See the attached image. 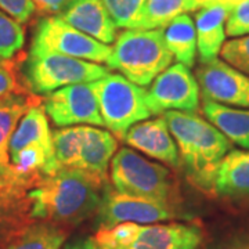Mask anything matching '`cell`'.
<instances>
[{
	"instance_id": "6da1fadb",
	"label": "cell",
	"mask_w": 249,
	"mask_h": 249,
	"mask_svg": "<svg viewBox=\"0 0 249 249\" xmlns=\"http://www.w3.org/2000/svg\"><path fill=\"white\" fill-rule=\"evenodd\" d=\"M104 178L78 168L60 169L46 176L29 193L32 216L64 224H78L98 209Z\"/></svg>"
},
{
	"instance_id": "7a4b0ae2",
	"label": "cell",
	"mask_w": 249,
	"mask_h": 249,
	"mask_svg": "<svg viewBox=\"0 0 249 249\" xmlns=\"http://www.w3.org/2000/svg\"><path fill=\"white\" fill-rule=\"evenodd\" d=\"M163 119L169 127L191 183L205 193L212 191L216 169L231 142L213 124L184 111H166Z\"/></svg>"
},
{
	"instance_id": "3957f363",
	"label": "cell",
	"mask_w": 249,
	"mask_h": 249,
	"mask_svg": "<svg viewBox=\"0 0 249 249\" xmlns=\"http://www.w3.org/2000/svg\"><path fill=\"white\" fill-rule=\"evenodd\" d=\"M173 55L163 39V29H126L116 39L108 57L111 70L126 79L147 86L170 67Z\"/></svg>"
},
{
	"instance_id": "277c9868",
	"label": "cell",
	"mask_w": 249,
	"mask_h": 249,
	"mask_svg": "<svg viewBox=\"0 0 249 249\" xmlns=\"http://www.w3.org/2000/svg\"><path fill=\"white\" fill-rule=\"evenodd\" d=\"M103 249H199L204 232L196 223H121L100 229L94 237Z\"/></svg>"
},
{
	"instance_id": "5b68a950",
	"label": "cell",
	"mask_w": 249,
	"mask_h": 249,
	"mask_svg": "<svg viewBox=\"0 0 249 249\" xmlns=\"http://www.w3.org/2000/svg\"><path fill=\"white\" fill-rule=\"evenodd\" d=\"M22 72L28 89L34 94H49L70 85L101 79L109 70L96 62L31 46Z\"/></svg>"
},
{
	"instance_id": "8992f818",
	"label": "cell",
	"mask_w": 249,
	"mask_h": 249,
	"mask_svg": "<svg viewBox=\"0 0 249 249\" xmlns=\"http://www.w3.org/2000/svg\"><path fill=\"white\" fill-rule=\"evenodd\" d=\"M90 86L97 97L104 126L122 139L134 124L151 116L145 103L147 90L124 75L108 73L91 82Z\"/></svg>"
},
{
	"instance_id": "52a82bcc",
	"label": "cell",
	"mask_w": 249,
	"mask_h": 249,
	"mask_svg": "<svg viewBox=\"0 0 249 249\" xmlns=\"http://www.w3.org/2000/svg\"><path fill=\"white\" fill-rule=\"evenodd\" d=\"M111 180L119 193L170 204L169 170L127 147L121 148L111 160Z\"/></svg>"
},
{
	"instance_id": "ba28073f",
	"label": "cell",
	"mask_w": 249,
	"mask_h": 249,
	"mask_svg": "<svg viewBox=\"0 0 249 249\" xmlns=\"http://www.w3.org/2000/svg\"><path fill=\"white\" fill-rule=\"evenodd\" d=\"M32 46L88 61H107L112 47L71 27L61 18H42L36 25Z\"/></svg>"
},
{
	"instance_id": "9c48e42d",
	"label": "cell",
	"mask_w": 249,
	"mask_h": 249,
	"mask_svg": "<svg viewBox=\"0 0 249 249\" xmlns=\"http://www.w3.org/2000/svg\"><path fill=\"white\" fill-rule=\"evenodd\" d=\"M199 94L198 82L190 68L178 62L152 80L145 93V103L151 115L166 111L196 112L199 107Z\"/></svg>"
},
{
	"instance_id": "30bf717a",
	"label": "cell",
	"mask_w": 249,
	"mask_h": 249,
	"mask_svg": "<svg viewBox=\"0 0 249 249\" xmlns=\"http://www.w3.org/2000/svg\"><path fill=\"white\" fill-rule=\"evenodd\" d=\"M176 217L172 205L142 196L119 193L107 187L97 209V224L100 229H109L121 223L165 222Z\"/></svg>"
},
{
	"instance_id": "8fae6325",
	"label": "cell",
	"mask_w": 249,
	"mask_h": 249,
	"mask_svg": "<svg viewBox=\"0 0 249 249\" xmlns=\"http://www.w3.org/2000/svg\"><path fill=\"white\" fill-rule=\"evenodd\" d=\"M46 114L58 127L73 124L104 126L98 101L90 83L70 85L46 94Z\"/></svg>"
},
{
	"instance_id": "7c38bea8",
	"label": "cell",
	"mask_w": 249,
	"mask_h": 249,
	"mask_svg": "<svg viewBox=\"0 0 249 249\" xmlns=\"http://www.w3.org/2000/svg\"><path fill=\"white\" fill-rule=\"evenodd\" d=\"M196 82L204 100L223 106L249 108V76L214 58L196 68Z\"/></svg>"
},
{
	"instance_id": "4fadbf2b",
	"label": "cell",
	"mask_w": 249,
	"mask_h": 249,
	"mask_svg": "<svg viewBox=\"0 0 249 249\" xmlns=\"http://www.w3.org/2000/svg\"><path fill=\"white\" fill-rule=\"evenodd\" d=\"M130 147L145 155L162 160L169 166L178 168L180 157L175 139H172L169 127L163 118H155L134 124L124 136Z\"/></svg>"
},
{
	"instance_id": "5bb4252c",
	"label": "cell",
	"mask_w": 249,
	"mask_h": 249,
	"mask_svg": "<svg viewBox=\"0 0 249 249\" xmlns=\"http://www.w3.org/2000/svg\"><path fill=\"white\" fill-rule=\"evenodd\" d=\"M57 17L101 43L109 45L115 40L118 27L103 0H70Z\"/></svg>"
},
{
	"instance_id": "9a60e30c",
	"label": "cell",
	"mask_w": 249,
	"mask_h": 249,
	"mask_svg": "<svg viewBox=\"0 0 249 249\" xmlns=\"http://www.w3.org/2000/svg\"><path fill=\"white\" fill-rule=\"evenodd\" d=\"M230 4L211 1L196 9V52L201 64L217 58L226 42V21Z\"/></svg>"
},
{
	"instance_id": "2e32d148",
	"label": "cell",
	"mask_w": 249,
	"mask_h": 249,
	"mask_svg": "<svg viewBox=\"0 0 249 249\" xmlns=\"http://www.w3.org/2000/svg\"><path fill=\"white\" fill-rule=\"evenodd\" d=\"M211 194L230 202L249 201V151L226 154L216 169Z\"/></svg>"
},
{
	"instance_id": "e0dca14e",
	"label": "cell",
	"mask_w": 249,
	"mask_h": 249,
	"mask_svg": "<svg viewBox=\"0 0 249 249\" xmlns=\"http://www.w3.org/2000/svg\"><path fill=\"white\" fill-rule=\"evenodd\" d=\"M36 101L22 93H10L0 98V180L14 178L10 165L9 145L18 122Z\"/></svg>"
},
{
	"instance_id": "ac0fdd59",
	"label": "cell",
	"mask_w": 249,
	"mask_h": 249,
	"mask_svg": "<svg viewBox=\"0 0 249 249\" xmlns=\"http://www.w3.org/2000/svg\"><path fill=\"white\" fill-rule=\"evenodd\" d=\"M115 152L116 140L109 132L83 126L79 160L76 168L86 170L100 178H106L108 163L114 158Z\"/></svg>"
},
{
	"instance_id": "d6986e66",
	"label": "cell",
	"mask_w": 249,
	"mask_h": 249,
	"mask_svg": "<svg viewBox=\"0 0 249 249\" xmlns=\"http://www.w3.org/2000/svg\"><path fill=\"white\" fill-rule=\"evenodd\" d=\"M208 122L217 127L231 142L249 150V109L226 107L211 100L202 101Z\"/></svg>"
},
{
	"instance_id": "ffe728a7",
	"label": "cell",
	"mask_w": 249,
	"mask_h": 249,
	"mask_svg": "<svg viewBox=\"0 0 249 249\" xmlns=\"http://www.w3.org/2000/svg\"><path fill=\"white\" fill-rule=\"evenodd\" d=\"M163 29V39L172 55L187 68L194 67L196 55V31L193 18L187 13L170 21Z\"/></svg>"
},
{
	"instance_id": "44dd1931",
	"label": "cell",
	"mask_w": 249,
	"mask_h": 249,
	"mask_svg": "<svg viewBox=\"0 0 249 249\" xmlns=\"http://www.w3.org/2000/svg\"><path fill=\"white\" fill-rule=\"evenodd\" d=\"M194 10L193 0H147L137 29H162L178 16Z\"/></svg>"
},
{
	"instance_id": "7402d4cb",
	"label": "cell",
	"mask_w": 249,
	"mask_h": 249,
	"mask_svg": "<svg viewBox=\"0 0 249 249\" xmlns=\"http://www.w3.org/2000/svg\"><path fill=\"white\" fill-rule=\"evenodd\" d=\"M67 234L60 227L40 223L28 227L6 249H61Z\"/></svg>"
},
{
	"instance_id": "603a6c76",
	"label": "cell",
	"mask_w": 249,
	"mask_h": 249,
	"mask_svg": "<svg viewBox=\"0 0 249 249\" xmlns=\"http://www.w3.org/2000/svg\"><path fill=\"white\" fill-rule=\"evenodd\" d=\"M83 126L64 127L53 132L54 157L60 169L78 166Z\"/></svg>"
},
{
	"instance_id": "cb8c5ba5",
	"label": "cell",
	"mask_w": 249,
	"mask_h": 249,
	"mask_svg": "<svg viewBox=\"0 0 249 249\" xmlns=\"http://www.w3.org/2000/svg\"><path fill=\"white\" fill-rule=\"evenodd\" d=\"M118 28L137 29L140 27L147 0H103Z\"/></svg>"
},
{
	"instance_id": "d4e9b609",
	"label": "cell",
	"mask_w": 249,
	"mask_h": 249,
	"mask_svg": "<svg viewBox=\"0 0 249 249\" xmlns=\"http://www.w3.org/2000/svg\"><path fill=\"white\" fill-rule=\"evenodd\" d=\"M25 42L22 24L0 9V58L9 60L19 52Z\"/></svg>"
},
{
	"instance_id": "484cf974",
	"label": "cell",
	"mask_w": 249,
	"mask_h": 249,
	"mask_svg": "<svg viewBox=\"0 0 249 249\" xmlns=\"http://www.w3.org/2000/svg\"><path fill=\"white\" fill-rule=\"evenodd\" d=\"M220 55L227 64L249 76V35L224 42Z\"/></svg>"
},
{
	"instance_id": "4316f807",
	"label": "cell",
	"mask_w": 249,
	"mask_h": 249,
	"mask_svg": "<svg viewBox=\"0 0 249 249\" xmlns=\"http://www.w3.org/2000/svg\"><path fill=\"white\" fill-rule=\"evenodd\" d=\"M226 35L230 37L249 35V0H242L230 7L226 21Z\"/></svg>"
},
{
	"instance_id": "83f0119b",
	"label": "cell",
	"mask_w": 249,
	"mask_h": 249,
	"mask_svg": "<svg viewBox=\"0 0 249 249\" xmlns=\"http://www.w3.org/2000/svg\"><path fill=\"white\" fill-rule=\"evenodd\" d=\"M0 9L17 19L19 24L28 22L35 11L32 0H0Z\"/></svg>"
},
{
	"instance_id": "f1b7e54d",
	"label": "cell",
	"mask_w": 249,
	"mask_h": 249,
	"mask_svg": "<svg viewBox=\"0 0 249 249\" xmlns=\"http://www.w3.org/2000/svg\"><path fill=\"white\" fill-rule=\"evenodd\" d=\"M205 249H249V230L230 232L211 242Z\"/></svg>"
},
{
	"instance_id": "f546056e",
	"label": "cell",
	"mask_w": 249,
	"mask_h": 249,
	"mask_svg": "<svg viewBox=\"0 0 249 249\" xmlns=\"http://www.w3.org/2000/svg\"><path fill=\"white\" fill-rule=\"evenodd\" d=\"M17 88V80L10 62L1 60L0 61V98L6 94L14 93Z\"/></svg>"
},
{
	"instance_id": "4dcf8cb0",
	"label": "cell",
	"mask_w": 249,
	"mask_h": 249,
	"mask_svg": "<svg viewBox=\"0 0 249 249\" xmlns=\"http://www.w3.org/2000/svg\"><path fill=\"white\" fill-rule=\"evenodd\" d=\"M70 0H32L34 7L42 14H58Z\"/></svg>"
},
{
	"instance_id": "1f68e13d",
	"label": "cell",
	"mask_w": 249,
	"mask_h": 249,
	"mask_svg": "<svg viewBox=\"0 0 249 249\" xmlns=\"http://www.w3.org/2000/svg\"><path fill=\"white\" fill-rule=\"evenodd\" d=\"M65 249H103L98 242L94 238H90V237H86V238H79V240L73 241L71 244H68Z\"/></svg>"
},
{
	"instance_id": "d6a6232c",
	"label": "cell",
	"mask_w": 249,
	"mask_h": 249,
	"mask_svg": "<svg viewBox=\"0 0 249 249\" xmlns=\"http://www.w3.org/2000/svg\"><path fill=\"white\" fill-rule=\"evenodd\" d=\"M196 4V9H199L201 6H204L206 3H211V1H219V0H193Z\"/></svg>"
},
{
	"instance_id": "836d02e7",
	"label": "cell",
	"mask_w": 249,
	"mask_h": 249,
	"mask_svg": "<svg viewBox=\"0 0 249 249\" xmlns=\"http://www.w3.org/2000/svg\"><path fill=\"white\" fill-rule=\"evenodd\" d=\"M219 1H222V3H227V4L232 6V4H235V3H240V1H242V0H219Z\"/></svg>"
},
{
	"instance_id": "e575fe53",
	"label": "cell",
	"mask_w": 249,
	"mask_h": 249,
	"mask_svg": "<svg viewBox=\"0 0 249 249\" xmlns=\"http://www.w3.org/2000/svg\"><path fill=\"white\" fill-rule=\"evenodd\" d=\"M4 184H6V180H0V188L4 186Z\"/></svg>"
},
{
	"instance_id": "d590c367",
	"label": "cell",
	"mask_w": 249,
	"mask_h": 249,
	"mask_svg": "<svg viewBox=\"0 0 249 249\" xmlns=\"http://www.w3.org/2000/svg\"><path fill=\"white\" fill-rule=\"evenodd\" d=\"M0 61H1V58H0Z\"/></svg>"
}]
</instances>
